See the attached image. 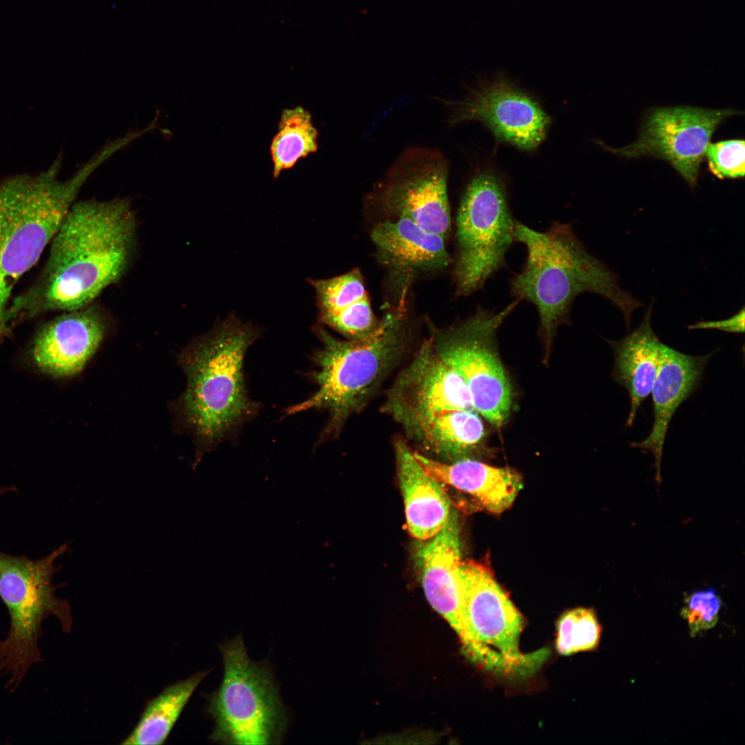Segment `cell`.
<instances>
[{"label":"cell","instance_id":"obj_8","mask_svg":"<svg viewBox=\"0 0 745 745\" xmlns=\"http://www.w3.org/2000/svg\"><path fill=\"white\" fill-rule=\"evenodd\" d=\"M464 604L457 635L468 658L486 670L506 675L533 673L547 651L524 654L519 637L524 622L520 613L491 572L475 562H462Z\"/></svg>","mask_w":745,"mask_h":745},{"label":"cell","instance_id":"obj_25","mask_svg":"<svg viewBox=\"0 0 745 745\" xmlns=\"http://www.w3.org/2000/svg\"><path fill=\"white\" fill-rule=\"evenodd\" d=\"M318 137L308 110L299 106L284 109L270 147L274 179L282 171L293 168L300 159L316 152Z\"/></svg>","mask_w":745,"mask_h":745},{"label":"cell","instance_id":"obj_2","mask_svg":"<svg viewBox=\"0 0 745 745\" xmlns=\"http://www.w3.org/2000/svg\"><path fill=\"white\" fill-rule=\"evenodd\" d=\"M260 333L258 328L230 315L180 355L187 386L179 410L196 440L197 463L204 453L237 438L259 413L261 404L249 395L244 361Z\"/></svg>","mask_w":745,"mask_h":745},{"label":"cell","instance_id":"obj_16","mask_svg":"<svg viewBox=\"0 0 745 745\" xmlns=\"http://www.w3.org/2000/svg\"><path fill=\"white\" fill-rule=\"evenodd\" d=\"M459 532L457 514L452 510L445 526L420 544L416 553L426 597L457 634L464 597Z\"/></svg>","mask_w":745,"mask_h":745},{"label":"cell","instance_id":"obj_29","mask_svg":"<svg viewBox=\"0 0 745 745\" xmlns=\"http://www.w3.org/2000/svg\"><path fill=\"white\" fill-rule=\"evenodd\" d=\"M744 307L730 318L717 321H701L689 325L690 330L716 329L733 333H743L745 326Z\"/></svg>","mask_w":745,"mask_h":745},{"label":"cell","instance_id":"obj_9","mask_svg":"<svg viewBox=\"0 0 745 745\" xmlns=\"http://www.w3.org/2000/svg\"><path fill=\"white\" fill-rule=\"evenodd\" d=\"M515 221L503 183L487 172L473 177L456 217L453 277L457 296L480 290L506 265V255L515 242Z\"/></svg>","mask_w":745,"mask_h":745},{"label":"cell","instance_id":"obj_23","mask_svg":"<svg viewBox=\"0 0 745 745\" xmlns=\"http://www.w3.org/2000/svg\"><path fill=\"white\" fill-rule=\"evenodd\" d=\"M404 432L423 450L453 461L468 458L485 437L484 424L474 409L447 412Z\"/></svg>","mask_w":745,"mask_h":745},{"label":"cell","instance_id":"obj_1","mask_svg":"<svg viewBox=\"0 0 745 745\" xmlns=\"http://www.w3.org/2000/svg\"><path fill=\"white\" fill-rule=\"evenodd\" d=\"M137 235V217L127 199L74 202L50 242L39 276L10 301V324L95 302L127 273Z\"/></svg>","mask_w":745,"mask_h":745},{"label":"cell","instance_id":"obj_14","mask_svg":"<svg viewBox=\"0 0 745 745\" xmlns=\"http://www.w3.org/2000/svg\"><path fill=\"white\" fill-rule=\"evenodd\" d=\"M446 103L452 108L451 125L481 121L498 139L524 150L541 143L550 123L535 100L502 80L473 90L464 100Z\"/></svg>","mask_w":745,"mask_h":745},{"label":"cell","instance_id":"obj_27","mask_svg":"<svg viewBox=\"0 0 745 745\" xmlns=\"http://www.w3.org/2000/svg\"><path fill=\"white\" fill-rule=\"evenodd\" d=\"M708 168L719 179L742 178L745 172V146L743 139L709 143L706 150Z\"/></svg>","mask_w":745,"mask_h":745},{"label":"cell","instance_id":"obj_15","mask_svg":"<svg viewBox=\"0 0 745 745\" xmlns=\"http://www.w3.org/2000/svg\"><path fill=\"white\" fill-rule=\"evenodd\" d=\"M108 325L105 310L95 302L62 312L35 335L32 348L35 364L42 372L55 377L78 373L98 348Z\"/></svg>","mask_w":745,"mask_h":745},{"label":"cell","instance_id":"obj_13","mask_svg":"<svg viewBox=\"0 0 745 745\" xmlns=\"http://www.w3.org/2000/svg\"><path fill=\"white\" fill-rule=\"evenodd\" d=\"M468 409L474 408L466 384L439 356L432 337L395 378L382 406L404 431L443 413Z\"/></svg>","mask_w":745,"mask_h":745},{"label":"cell","instance_id":"obj_17","mask_svg":"<svg viewBox=\"0 0 745 745\" xmlns=\"http://www.w3.org/2000/svg\"><path fill=\"white\" fill-rule=\"evenodd\" d=\"M711 354L691 356L661 343L656 376L652 387L654 421L650 433L632 447L651 453L655 458L656 481H661V461L670 421L680 404L699 386Z\"/></svg>","mask_w":745,"mask_h":745},{"label":"cell","instance_id":"obj_20","mask_svg":"<svg viewBox=\"0 0 745 745\" xmlns=\"http://www.w3.org/2000/svg\"><path fill=\"white\" fill-rule=\"evenodd\" d=\"M310 283L316 292L321 325L350 339L366 337L377 327L379 321L374 315L359 269Z\"/></svg>","mask_w":745,"mask_h":745},{"label":"cell","instance_id":"obj_22","mask_svg":"<svg viewBox=\"0 0 745 745\" xmlns=\"http://www.w3.org/2000/svg\"><path fill=\"white\" fill-rule=\"evenodd\" d=\"M652 310L653 303L635 330L622 339L608 340L614 355L612 377L630 397L628 427L633 425L637 410L650 393L657 370L662 342L651 327Z\"/></svg>","mask_w":745,"mask_h":745},{"label":"cell","instance_id":"obj_4","mask_svg":"<svg viewBox=\"0 0 745 745\" xmlns=\"http://www.w3.org/2000/svg\"><path fill=\"white\" fill-rule=\"evenodd\" d=\"M407 326L401 309L386 314L375 330L363 338L339 339L321 326H315L321 346L312 352V368L306 376L316 390L303 401L288 407L284 414L325 410L328 418L317 443L337 436L403 353Z\"/></svg>","mask_w":745,"mask_h":745},{"label":"cell","instance_id":"obj_10","mask_svg":"<svg viewBox=\"0 0 745 745\" xmlns=\"http://www.w3.org/2000/svg\"><path fill=\"white\" fill-rule=\"evenodd\" d=\"M496 311L479 307L464 321L431 336L441 359L466 384L473 408L495 427L507 419L512 390L497 349V332L519 303Z\"/></svg>","mask_w":745,"mask_h":745},{"label":"cell","instance_id":"obj_11","mask_svg":"<svg viewBox=\"0 0 745 745\" xmlns=\"http://www.w3.org/2000/svg\"><path fill=\"white\" fill-rule=\"evenodd\" d=\"M448 165L438 150L406 149L375 183L369 199L395 218L411 220L446 239L450 230Z\"/></svg>","mask_w":745,"mask_h":745},{"label":"cell","instance_id":"obj_3","mask_svg":"<svg viewBox=\"0 0 745 745\" xmlns=\"http://www.w3.org/2000/svg\"><path fill=\"white\" fill-rule=\"evenodd\" d=\"M513 239L525 246L527 255L520 272L510 281V293L536 308L539 332L548 346L559 326L568 322L573 301L582 293L610 301L630 328L632 314L642 303L587 251L570 224L553 221L546 230L538 231L515 220Z\"/></svg>","mask_w":745,"mask_h":745},{"label":"cell","instance_id":"obj_30","mask_svg":"<svg viewBox=\"0 0 745 745\" xmlns=\"http://www.w3.org/2000/svg\"><path fill=\"white\" fill-rule=\"evenodd\" d=\"M16 490H17V488L13 486H3V487L0 488V495H3L4 493H8V492H10V491L12 492V491H16Z\"/></svg>","mask_w":745,"mask_h":745},{"label":"cell","instance_id":"obj_12","mask_svg":"<svg viewBox=\"0 0 745 745\" xmlns=\"http://www.w3.org/2000/svg\"><path fill=\"white\" fill-rule=\"evenodd\" d=\"M735 114L739 112L688 106L656 108L646 116L635 142L619 148H604L626 158L650 156L665 160L694 187L713 132Z\"/></svg>","mask_w":745,"mask_h":745},{"label":"cell","instance_id":"obj_19","mask_svg":"<svg viewBox=\"0 0 745 745\" xmlns=\"http://www.w3.org/2000/svg\"><path fill=\"white\" fill-rule=\"evenodd\" d=\"M413 454L430 475L468 493L493 513L509 508L522 488V477L508 468L494 467L468 458L445 464L417 451Z\"/></svg>","mask_w":745,"mask_h":745},{"label":"cell","instance_id":"obj_6","mask_svg":"<svg viewBox=\"0 0 745 745\" xmlns=\"http://www.w3.org/2000/svg\"><path fill=\"white\" fill-rule=\"evenodd\" d=\"M68 548L69 544L64 543L34 559L0 550V599L10 619L7 635L0 639V675L11 692L43 660L39 642L44 621L52 617L63 632L72 629L70 605L56 595L61 586L53 584L54 574L61 569L55 561Z\"/></svg>","mask_w":745,"mask_h":745},{"label":"cell","instance_id":"obj_24","mask_svg":"<svg viewBox=\"0 0 745 745\" xmlns=\"http://www.w3.org/2000/svg\"><path fill=\"white\" fill-rule=\"evenodd\" d=\"M209 672L200 671L188 679L175 682L150 699L138 723L121 744H164L192 693Z\"/></svg>","mask_w":745,"mask_h":745},{"label":"cell","instance_id":"obj_7","mask_svg":"<svg viewBox=\"0 0 745 745\" xmlns=\"http://www.w3.org/2000/svg\"><path fill=\"white\" fill-rule=\"evenodd\" d=\"M223 675L207 696L206 711L214 722L209 738L227 744H279L288 715L269 663L249 657L241 635L219 646Z\"/></svg>","mask_w":745,"mask_h":745},{"label":"cell","instance_id":"obj_21","mask_svg":"<svg viewBox=\"0 0 745 745\" xmlns=\"http://www.w3.org/2000/svg\"><path fill=\"white\" fill-rule=\"evenodd\" d=\"M371 239L380 259L397 269L439 270L450 262L446 239L406 218L377 223L372 230Z\"/></svg>","mask_w":745,"mask_h":745},{"label":"cell","instance_id":"obj_26","mask_svg":"<svg viewBox=\"0 0 745 745\" xmlns=\"http://www.w3.org/2000/svg\"><path fill=\"white\" fill-rule=\"evenodd\" d=\"M601 631L593 609L570 610L563 613L557 621V650L564 655L592 650L598 646Z\"/></svg>","mask_w":745,"mask_h":745},{"label":"cell","instance_id":"obj_28","mask_svg":"<svg viewBox=\"0 0 745 745\" xmlns=\"http://www.w3.org/2000/svg\"><path fill=\"white\" fill-rule=\"evenodd\" d=\"M721 605V599L713 588L695 592L686 598L681 615L687 621L692 637L715 626Z\"/></svg>","mask_w":745,"mask_h":745},{"label":"cell","instance_id":"obj_5","mask_svg":"<svg viewBox=\"0 0 745 745\" xmlns=\"http://www.w3.org/2000/svg\"><path fill=\"white\" fill-rule=\"evenodd\" d=\"M60 162L0 182V342L11 331L8 312L14 286L52 240L86 178L58 180Z\"/></svg>","mask_w":745,"mask_h":745},{"label":"cell","instance_id":"obj_18","mask_svg":"<svg viewBox=\"0 0 745 745\" xmlns=\"http://www.w3.org/2000/svg\"><path fill=\"white\" fill-rule=\"evenodd\" d=\"M397 475L401 488L410 533L427 540L446 524L452 510L442 483L430 475L415 459L406 441H394Z\"/></svg>","mask_w":745,"mask_h":745}]
</instances>
